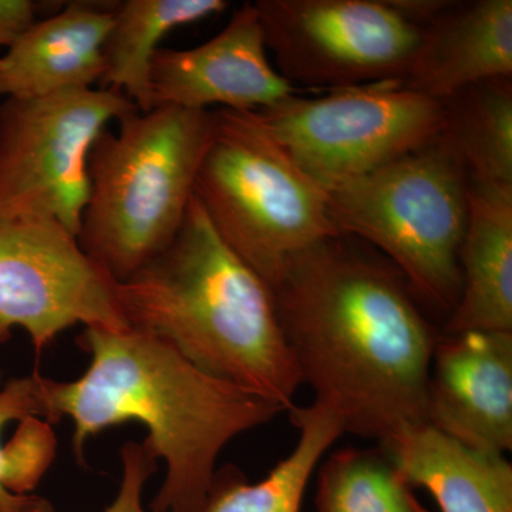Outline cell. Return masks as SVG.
Listing matches in <instances>:
<instances>
[{"label":"cell","mask_w":512,"mask_h":512,"mask_svg":"<svg viewBox=\"0 0 512 512\" xmlns=\"http://www.w3.org/2000/svg\"><path fill=\"white\" fill-rule=\"evenodd\" d=\"M340 237L291 256L271 291L302 383L345 433L390 443L429 424L439 338L393 266Z\"/></svg>","instance_id":"cell-1"},{"label":"cell","mask_w":512,"mask_h":512,"mask_svg":"<svg viewBox=\"0 0 512 512\" xmlns=\"http://www.w3.org/2000/svg\"><path fill=\"white\" fill-rule=\"evenodd\" d=\"M77 345L90 356L89 367L70 382L42 376L43 420L73 421V454L83 466L92 437L130 421L143 424V443L165 463L154 512H201L225 446L282 413L141 330L84 329Z\"/></svg>","instance_id":"cell-2"},{"label":"cell","mask_w":512,"mask_h":512,"mask_svg":"<svg viewBox=\"0 0 512 512\" xmlns=\"http://www.w3.org/2000/svg\"><path fill=\"white\" fill-rule=\"evenodd\" d=\"M117 298L128 328L289 412L302 386L271 288L222 241L197 201L177 237L126 281Z\"/></svg>","instance_id":"cell-3"},{"label":"cell","mask_w":512,"mask_h":512,"mask_svg":"<svg viewBox=\"0 0 512 512\" xmlns=\"http://www.w3.org/2000/svg\"><path fill=\"white\" fill-rule=\"evenodd\" d=\"M215 127V110L136 111L97 137L79 244L117 282L177 237Z\"/></svg>","instance_id":"cell-4"},{"label":"cell","mask_w":512,"mask_h":512,"mask_svg":"<svg viewBox=\"0 0 512 512\" xmlns=\"http://www.w3.org/2000/svg\"><path fill=\"white\" fill-rule=\"evenodd\" d=\"M194 197L222 241L269 288L291 256L340 237L329 192L309 177L254 111L215 110Z\"/></svg>","instance_id":"cell-5"},{"label":"cell","mask_w":512,"mask_h":512,"mask_svg":"<svg viewBox=\"0 0 512 512\" xmlns=\"http://www.w3.org/2000/svg\"><path fill=\"white\" fill-rule=\"evenodd\" d=\"M468 184L466 168L440 133L328 191L330 217L342 235L380 249L414 295L451 312L461 292Z\"/></svg>","instance_id":"cell-6"},{"label":"cell","mask_w":512,"mask_h":512,"mask_svg":"<svg viewBox=\"0 0 512 512\" xmlns=\"http://www.w3.org/2000/svg\"><path fill=\"white\" fill-rule=\"evenodd\" d=\"M136 111L126 94L101 87L3 100L0 218H53L79 237L93 144L111 121Z\"/></svg>","instance_id":"cell-7"},{"label":"cell","mask_w":512,"mask_h":512,"mask_svg":"<svg viewBox=\"0 0 512 512\" xmlns=\"http://www.w3.org/2000/svg\"><path fill=\"white\" fill-rule=\"evenodd\" d=\"M256 119L285 153L326 191L392 163L439 136L443 101L397 82L298 94Z\"/></svg>","instance_id":"cell-8"},{"label":"cell","mask_w":512,"mask_h":512,"mask_svg":"<svg viewBox=\"0 0 512 512\" xmlns=\"http://www.w3.org/2000/svg\"><path fill=\"white\" fill-rule=\"evenodd\" d=\"M268 53L286 82L346 89L402 82L421 28L392 0H258Z\"/></svg>","instance_id":"cell-9"},{"label":"cell","mask_w":512,"mask_h":512,"mask_svg":"<svg viewBox=\"0 0 512 512\" xmlns=\"http://www.w3.org/2000/svg\"><path fill=\"white\" fill-rule=\"evenodd\" d=\"M126 330L117 281L53 218H0V343L15 329L40 355L64 330Z\"/></svg>","instance_id":"cell-10"},{"label":"cell","mask_w":512,"mask_h":512,"mask_svg":"<svg viewBox=\"0 0 512 512\" xmlns=\"http://www.w3.org/2000/svg\"><path fill=\"white\" fill-rule=\"evenodd\" d=\"M296 94L268 56L255 3H245L225 28L192 49L160 47L151 60L150 103L181 109H268Z\"/></svg>","instance_id":"cell-11"},{"label":"cell","mask_w":512,"mask_h":512,"mask_svg":"<svg viewBox=\"0 0 512 512\" xmlns=\"http://www.w3.org/2000/svg\"><path fill=\"white\" fill-rule=\"evenodd\" d=\"M427 419L481 453L512 450V332L446 333L437 340Z\"/></svg>","instance_id":"cell-12"},{"label":"cell","mask_w":512,"mask_h":512,"mask_svg":"<svg viewBox=\"0 0 512 512\" xmlns=\"http://www.w3.org/2000/svg\"><path fill=\"white\" fill-rule=\"evenodd\" d=\"M500 77H512V2L473 0L448 2L421 26L419 46L400 84L446 101Z\"/></svg>","instance_id":"cell-13"},{"label":"cell","mask_w":512,"mask_h":512,"mask_svg":"<svg viewBox=\"0 0 512 512\" xmlns=\"http://www.w3.org/2000/svg\"><path fill=\"white\" fill-rule=\"evenodd\" d=\"M114 9L70 2L37 20L0 56V97L33 99L99 84Z\"/></svg>","instance_id":"cell-14"},{"label":"cell","mask_w":512,"mask_h":512,"mask_svg":"<svg viewBox=\"0 0 512 512\" xmlns=\"http://www.w3.org/2000/svg\"><path fill=\"white\" fill-rule=\"evenodd\" d=\"M460 269L446 333L512 332V185L468 184Z\"/></svg>","instance_id":"cell-15"},{"label":"cell","mask_w":512,"mask_h":512,"mask_svg":"<svg viewBox=\"0 0 512 512\" xmlns=\"http://www.w3.org/2000/svg\"><path fill=\"white\" fill-rule=\"evenodd\" d=\"M382 447L407 483L429 491L441 512H512V466L505 456L464 446L430 424Z\"/></svg>","instance_id":"cell-16"},{"label":"cell","mask_w":512,"mask_h":512,"mask_svg":"<svg viewBox=\"0 0 512 512\" xmlns=\"http://www.w3.org/2000/svg\"><path fill=\"white\" fill-rule=\"evenodd\" d=\"M298 441L268 476L249 483L235 467L215 473L201 512H301L313 471L336 440L345 434L342 421L322 404L289 410Z\"/></svg>","instance_id":"cell-17"},{"label":"cell","mask_w":512,"mask_h":512,"mask_svg":"<svg viewBox=\"0 0 512 512\" xmlns=\"http://www.w3.org/2000/svg\"><path fill=\"white\" fill-rule=\"evenodd\" d=\"M224 0H126L117 3L103 47L99 87L126 94L140 111L151 110V60L168 33L220 15Z\"/></svg>","instance_id":"cell-18"},{"label":"cell","mask_w":512,"mask_h":512,"mask_svg":"<svg viewBox=\"0 0 512 512\" xmlns=\"http://www.w3.org/2000/svg\"><path fill=\"white\" fill-rule=\"evenodd\" d=\"M56 453L43 420L42 375L9 380L0 390V512H37L49 505L30 494Z\"/></svg>","instance_id":"cell-19"},{"label":"cell","mask_w":512,"mask_h":512,"mask_svg":"<svg viewBox=\"0 0 512 512\" xmlns=\"http://www.w3.org/2000/svg\"><path fill=\"white\" fill-rule=\"evenodd\" d=\"M443 104L441 134L468 180L512 185V77L473 84Z\"/></svg>","instance_id":"cell-20"},{"label":"cell","mask_w":512,"mask_h":512,"mask_svg":"<svg viewBox=\"0 0 512 512\" xmlns=\"http://www.w3.org/2000/svg\"><path fill=\"white\" fill-rule=\"evenodd\" d=\"M318 474V512H430L382 446L335 451Z\"/></svg>","instance_id":"cell-21"},{"label":"cell","mask_w":512,"mask_h":512,"mask_svg":"<svg viewBox=\"0 0 512 512\" xmlns=\"http://www.w3.org/2000/svg\"><path fill=\"white\" fill-rule=\"evenodd\" d=\"M123 476L113 503L103 512H154L143 501L147 481L156 473L157 460L146 444L128 441L120 450ZM37 512H53L52 504Z\"/></svg>","instance_id":"cell-22"},{"label":"cell","mask_w":512,"mask_h":512,"mask_svg":"<svg viewBox=\"0 0 512 512\" xmlns=\"http://www.w3.org/2000/svg\"><path fill=\"white\" fill-rule=\"evenodd\" d=\"M39 8L33 0H0V46L15 45L39 20Z\"/></svg>","instance_id":"cell-23"},{"label":"cell","mask_w":512,"mask_h":512,"mask_svg":"<svg viewBox=\"0 0 512 512\" xmlns=\"http://www.w3.org/2000/svg\"><path fill=\"white\" fill-rule=\"evenodd\" d=\"M0 379H2V373H0Z\"/></svg>","instance_id":"cell-24"}]
</instances>
